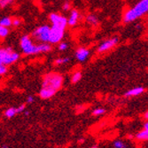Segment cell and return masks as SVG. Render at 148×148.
<instances>
[{"mask_svg":"<svg viewBox=\"0 0 148 148\" xmlns=\"http://www.w3.org/2000/svg\"><path fill=\"white\" fill-rule=\"evenodd\" d=\"M63 76L57 73H49L45 75L42 83V89L39 91V96L43 99H51L62 87Z\"/></svg>","mask_w":148,"mask_h":148,"instance_id":"obj_1","label":"cell"},{"mask_svg":"<svg viewBox=\"0 0 148 148\" xmlns=\"http://www.w3.org/2000/svg\"><path fill=\"white\" fill-rule=\"evenodd\" d=\"M20 45L22 52L26 55H34L37 53L48 52L51 50V45L48 43L35 45L29 36H23L20 40Z\"/></svg>","mask_w":148,"mask_h":148,"instance_id":"obj_2","label":"cell"},{"mask_svg":"<svg viewBox=\"0 0 148 148\" xmlns=\"http://www.w3.org/2000/svg\"><path fill=\"white\" fill-rule=\"evenodd\" d=\"M148 12V0H140V1L134 6L127 10L123 14V21L125 23H130L137 19L142 17Z\"/></svg>","mask_w":148,"mask_h":148,"instance_id":"obj_3","label":"cell"},{"mask_svg":"<svg viewBox=\"0 0 148 148\" xmlns=\"http://www.w3.org/2000/svg\"><path fill=\"white\" fill-rule=\"evenodd\" d=\"M20 58L19 53L14 51L11 47H5L0 50V64L11 65L15 63Z\"/></svg>","mask_w":148,"mask_h":148,"instance_id":"obj_4","label":"cell"},{"mask_svg":"<svg viewBox=\"0 0 148 148\" xmlns=\"http://www.w3.org/2000/svg\"><path fill=\"white\" fill-rule=\"evenodd\" d=\"M32 36L38 41L42 43H50L51 27L48 25L39 26L33 31Z\"/></svg>","mask_w":148,"mask_h":148,"instance_id":"obj_5","label":"cell"},{"mask_svg":"<svg viewBox=\"0 0 148 148\" xmlns=\"http://www.w3.org/2000/svg\"><path fill=\"white\" fill-rule=\"evenodd\" d=\"M65 29L59 28L56 26L51 27V36H50V43L51 44H60L64 36Z\"/></svg>","mask_w":148,"mask_h":148,"instance_id":"obj_6","label":"cell"},{"mask_svg":"<svg viewBox=\"0 0 148 148\" xmlns=\"http://www.w3.org/2000/svg\"><path fill=\"white\" fill-rule=\"evenodd\" d=\"M49 20L51 23V26H56L59 28L65 29L66 28V26L69 25L68 23V19L65 18L62 15H60L58 13H51L49 16Z\"/></svg>","mask_w":148,"mask_h":148,"instance_id":"obj_7","label":"cell"},{"mask_svg":"<svg viewBox=\"0 0 148 148\" xmlns=\"http://www.w3.org/2000/svg\"><path fill=\"white\" fill-rule=\"evenodd\" d=\"M119 42V38L114 36L109 39H106L105 41H103L98 47V52L99 53H103L105 51H109L110 49L114 48Z\"/></svg>","mask_w":148,"mask_h":148,"instance_id":"obj_8","label":"cell"},{"mask_svg":"<svg viewBox=\"0 0 148 148\" xmlns=\"http://www.w3.org/2000/svg\"><path fill=\"white\" fill-rule=\"evenodd\" d=\"M90 55V51L87 48L80 47L75 51V58L78 61L84 62L85 61Z\"/></svg>","mask_w":148,"mask_h":148,"instance_id":"obj_9","label":"cell"},{"mask_svg":"<svg viewBox=\"0 0 148 148\" xmlns=\"http://www.w3.org/2000/svg\"><path fill=\"white\" fill-rule=\"evenodd\" d=\"M144 92H145V88L142 86H139V87H136V88H133V89L128 90L124 94V96L126 98H133V97H137V96L141 95V94Z\"/></svg>","mask_w":148,"mask_h":148,"instance_id":"obj_10","label":"cell"},{"mask_svg":"<svg viewBox=\"0 0 148 148\" xmlns=\"http://www.w3.org/2000/svg\"><path fill=\"white\" fill-rule=\"evenodd\" d=\"M79 17H80V13L77 10L75 9H73L71 12H70V15H69V18L68 19V23H69V26L70 27H74L77 24L78 22V20H79Z\"/></svg>","mask_w":148,"mask_h":148,"instance_id":"obj_11","label":"cell"},{"mask_svg":"<svg viewBox=\"0 0 148 148\" xmlns=\"http://www.w3.org/2000/svg\"><path fill=\"white\" fill-rule=\"evenodd\" d=\"M135 138L138 141H146V140H148V131L145 130H143L139 131L138 133H137Z\"/></svg>","mask_w":148,"mask_h":148,"instance_id":"obj_12","label":"cell"},{"mask_svg":"<svg viewBox=\"0 0 148 148\" xmlns=\"http://www.w3.org/2000/svg\"><path fill=\"white\" fill-rule=\"evenodd\" d=\"M86 22L92 26H97L99 24V19L95 14H89L86 17Z\"/></svg>","mask_w":148,"mask_h":148,"instance_id":"obj_13","label":"cell"},{"mask_svg":"<svg viewBox=\"0 0 148 148\" xmlns=\"http://www.w3.org/2000/svg\"><path fill=\"white\" fill-rule=\"evenodd\" d=\"M15 114H17V110L16 107H9L8 109H6L5 111V116L6 118H12Z\"/></svg>","mask_w":148,"mask_h":148,"instance_id":"obj_14","label":"cell"},{"mask_svg":"<svg viewBox=\"0 0 148 148\" xmlns=\"http://www.w3.org/2000/svg\"><path fill=\"white\" fill-rule=\"evenodd\" d=\"M12 25V20L10 17H4L1 19V21H0V26L9 28V27Z\"/></svg>","mask_w":148,"mask_h":148,"instance_id":"obj_15","label":"cell"},{"mask_svg":"<svg viewBox=\"0 0 148 148\" xmlns=\"http://www.w3.org/2000/svg\"><path fill=\"white\" fill-rule=\"evenodd\" d=\"M81 79H82V73L80 71H75V72H74V74L71 76V82L73 84H76Z\"/></svg>","mask_w":148,"mask_h":148,"instance_id":"obj_16","label":"cell"},{"mask_svg":"<svg viewBox=\"0 0 148 148\" xmlns=\"http://www.w3.org/2000/svg\"><path fill=\"white\" fill-rule=\"evenodd\" d=\"M70 61V59L68 57H63V58H58L57 60H54V64L56 66H60V65H64L66 64Z\"/></svg>","mask_w":148,"mask_h":148,"instance_id":"obj_17","label":"cell"},{"mask_svg":"<svg viewBox=\"0 0 148 148\" xmlns=\"http://www.w3.org/2000/svg\"><path fill=\"white\" fill-rule=\"evenodd\" d=\"M106 113V109L102 108V107H98V108L94 109L92 111V115L94 116H100L102 114H104Z\"/></svg>","mask_w":148,"mask_h":148,"instance_id":"obj_18","label":"cell"},{"mask_svg":"<svg viewBox=\"0 0 148 148\" xmlns=\"http://www.w3.org/2000/svg\"><path fill=\"white\" fill-rule=\"evenodd\" d=\"M9 34V29L7 27H3V26H0V36L2 38L6 37Z\"/></svg>","mask_w":148,"mask_h":148,"instance_id":"obj_19","label":"cell"},{"mask_svg":"<svg viewBox=\"0 0 148 148\" xmlns=\"http://www.w3.org/2000/svg\"><path fill=\"white\" fill-rule=\"evenodd\" d=\"M113 145L114 148H126V145L122 140H115L113 143Z\"/></svg>","mask_w":148,"mask_h":148,"instance_id":"obj_20","label":"cell"},{"mask_svg":"<svg viewBox=\"0 0 148 148\" xmlns=\"http://www.w3.org/2000/svg\"><path fill=\"white\" fill-rule=\"evenodd\" d=\"M12 1L13 0H0V6H1V8H4L12 4Z\"/></svg>","mask_w":148,"mask_h":148,"instance_id":"obj_21","label":"cell"},{"mask_svg":"<svg viewBox=\"0 0 148 148\" xmlns=\"http://www.w3.org/2000/svg\"><path fill=\"white\" fill-rule=\"evenodd\" d=\"M6 73H7V66L4 65V64H1V65H0V75H4Z\"/></svg>","mask_w":148,"mask_h":148,"instance_id":"obj_22","label":"cell"},{"mask_svg":"<svg viewBox=\"0 0 148 148\" xmlns=\"http://www.w3.org/2000/svg\"><path fill=\"white\" fill-rule=\"evenodd\" d=\"M68 48H69V45L66 42H60L59 44V50L60 51H66Z\"/></svg>","mask_w":148,"mask_h":148,"instance_id":"obj_23","label":"cell"},{"mask_svg":"<svg viewBox=\"0 0 148 148\" xmlns=\"http://www.w3.org/2000/svg\"><path fill=\"white\" fill-rule=\"evenodd\" d=\"M71 7V5H70V2L69 1H66L63 5H62V9L64 11H69Z\"/></svg>","mask_w":148,"mask_h":148,"instance_id":"obj_24","label":"cell"},{"mask_svg":"<svg viewBox=\"0 0 148 148\" xmlns=\"http://www.w3.org/2000/svg\"><path fill=\"white\" fill-rule=\"evenodd\" d=\"M21 21L19 18H14V19H12V26L13 27H15V28H17V27H19L21 25Z\"/></svg>","mask_w":148,"mask_h":148,"instance_id":"obj_25","label":"cell"},{"mask_svg":"<svg viewBox=\"0 0 148 148\" xmlns=\"http://www.w3.org/2000/svg\"><path fill=\"white\" fill-rule=\"evenodd\" d=\"M16 110H17V114L23 113L25 111V105H21L20 106L16 107Z\"/></svg>","mask_w":148,"mask_h":148,"instance_id":"obj_26","label":"cell"},{"mask_svg":"<svg viewBox=\"0 0 148 148\" xmlns=\"http://www.w3.org/2000/svg\"><path fill=\"white\" fill-rule=\"evenodd\" d=\"M34 102V97L33 96H29L28 98H27V103L28 104H31Z\"/></svg>","mask_w":148,"mask_h":148,"instance_id":"obj_27","label":"cell"},{"mask_svg":"<svg viewBox=\"0 0 148 148\" xmlns=\"http://www.w3.org/2000/svg\"><path fill=\"white\" fill-rule=\"evenodd\" d=\"M144 130H145L148 131V122H146V123L144 124Z\"/></svg>","mask_w":148,"mask_h":148,"instance_id":"obj_28","label":"cell"},{"mask_svg":"<svg viewBox=\"0 0 148 148\" xmlns=\"http://www.w3.org/2000/svg\"><path fill=\"white\" fill-rule=\"evenodd\" d=\"M144 118H145V120H148V111L145 113V114H144Z\"/></svg>","mask_w":148,"mask_h":148,"instance_id":"obj_29","label":"cell"},{"mask_svg":"<svg viewBox=\"0 0 148 148\" xmlns=\"http://www.w3.org/2000/svg\"><path fill=\"white\" fill-rule=\"evenodd\" d=\"M24 114H25V115H29V111H24Z\"/></svg>","mask_w":148,"mask_h":148,"instance_id":"obj_30","label":"cell"},{"mask_svg":"<svg viewBox=\"0 0 148 148\" xmlns=\"http://www.w3.org/2000/svg\"><path fill=\"white\" fill-rule=\"evenodd\" d=\"M136 28H137V29H141V28H142V26H141V25H137V26H136Z\"/></svg>","mask_w":148,"mask_h":148,"instance_id":"obj_31","label":"cell"},{"mask_svg":"<svg viewBox=\"0 0 148 148\" xmlns=\"http://www.w3.org/2000/svg\"><path fill=\"white\" fill-rule=\"evenodd\" d=\"M2 148H9V146H8L7 145H4L2 146Z\"/></svg>","mask_w":148,"mask_h":148,"instance_id":"obj_32","label":"cell"},{"mask_svg":"<svg viewBox=\"0 0 148 148\" xmlns=\"http://www.w3.org/2000/svg\"><path fill=\"white\" fill-rule=\"evenodd\" d=\"M84 139H80V140H79V143H80V144H82V142H84Z\"/></svg>","mask_w":148,"mask_h":148,"instance_id":"obj_33","label":"cell"},{"mask_svg":"<svg viewBox=\"0 0 148 148\" xmlns=\"http://www.w3.org/2000/svg\"><path fill=\"white\" fill-rule=\"evenodd\" d=\"M97 147H98V146H97V145H94V146H92V147H91V148H97Z\"/></svg>","mask_w":148,"mask_h":148,"instance_id":"obj_34","label":"cell"}]
</instances>
